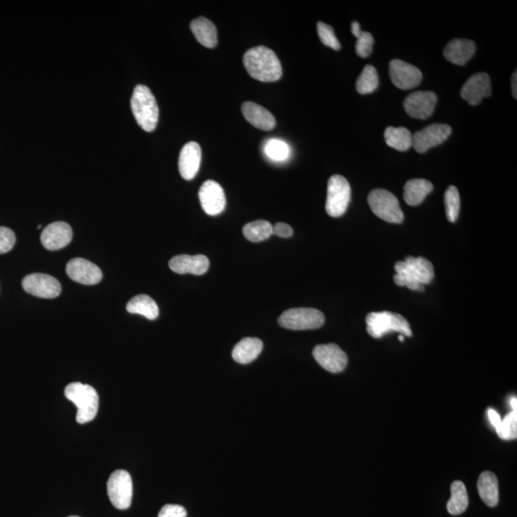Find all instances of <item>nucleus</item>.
Masks as SVG:
<instances>
[{
  "instance_id": "obj_1",
  "label": "nucleus",
  "mask_w": 517,
  "mask_h": 517,
  "mask_svg": "<svg viewBox=\"0 0 517 517\" xmlns=\"http://www.w3.org/2000/svg\"><path fill=\"white\" fill-rule=\"evenodd\" d=\"M244 64L250 76L260 82L272 83L281 79V61L271 48L257 47L247 50Z\"/></svg>"
},
{
  "instance_id": "obj_2",
  "label": "nucleus",
  "mask_w": 517,
  "mask_h": 517,
  "mask_svg": "<svg viewBox=\"0 0 517 517\" xmlns=\"http://www.w3.org/2000/svg\"><path fill=\"white\" fill-rule=\"evenodd\" d=\"M395 271L396 284L418 292H424V285L430 284L434 279V268L424 257L408 256L403 262L396 263Z\"/></svg>"
},
{
  "instance_id": "obj_3",
  "label": "nucleus",
  "mask_w": 517,
  "mask_h": 517,
  "mask_svg": "<svg viewBox=\"0 0 517 517\" xmlns=\"http://www.w3.org/2000/svg\"><path fill=\"white\" fill-rule=\"evenodd\" d=\"M131 107L138 125L148 133L155 131L160 118V109L155 96L148 86H136L131 100Z\"/></svg>"
},
{
  "instance_id": "obj_4",
  "label": "nucleus",
  "mask_w": 517,
  "mask_h": 517,
  "mask_svg": "<svg viewBox=\"0 0 517 517\" xmlns=\"http://www.w3.org/2000/svg\"><path fill=\"white\" fill-rule=\"evenodd\" d=\"M64 396L76 405V420L79 424H86L95 418L98 413L99 396L93 386L81 382H73L67 385L64 389Z\"/></svg>"
},
{
  "instance_id": "obj_5",
  "label": "nucleus",
  "mask_w": 517,
  "mask_h": 517,
  "mask_svg": "<svg viewBox=\"0 0 517 517\" xmlns=\"http://www.w3.org/2000/svg\"><path fill=\"white\" fill-rule=\"evenodd\" d=\"M367 333L374 338H381L388 333H400L411 338L410 324L400 314L391 311L371 312L366 317Z\"/></svg>"
},
{
  "instance_id": "obj_6",
  "label": "nucleus",
  "mask_w": 517,
  "mask_h": 517,
  "mask_svg": "<svg viewBox=\"0 0 517 517\" xmlns=\"http://www.w3.org/2000/svg\"><path fill=\"white\" fill-rule=\"evenodd\" d=\"M368 203L374 214L385 222L401 223L405 219L398 198L387 190L372 191L368 196Z\"/></svg>"
},
{
  "instance_id": "obj_7",
  "label": "nucleus",
  "mask_w": 517,
  "mask_h": 517,
  "mask_svg": "<svg viewBox=\"0 0 517 517\" xmlns=\"http://www.w3.org/2000/svg\"><path fill=\"white\" fill-rule=\"evenodd\" d=\"M278 323L281 327L289 330H315L324 325L325 316L316 309H290L282 314Z\"/></svg>"
},
{
  "instance_id": "obj_8",
  "label": "nucleus",
  "mask_w": 517,
  "mask_h": 517,
  "mask_svg": "<svg viewBox=\"0 0 517 517\" xmlns=\"http://www.w3.org/2000/svg\"><path fill=\"white\" fill-rule=\"evenodd\" d=\"M351 201V186L344 177L335 174L328 179L326 211L333 218L345 214Z\"/></svg>"
},
{
  "instance_id": "obj_9",
  "label": "nucleus",
  "mask_w": 517,
  "mask_h": 517,
  "mask_svg": "<svg viewBox=\"0 0 517 517\" xmlns=\"http://www.w3.org/2000/svg\"><path fill=\"white\" fill-rule=\"evenodd\" d=\"M133 480L126 470H117L107 481V494L110 502L119 510L131 507L133 500Z\"/></svg>"
},
{
  "instance_id": "obj_10",
  "label": "nucleus",
  "mask_w": 517,
  "mask_h": 517,
  "mask_svg": "<svg viewBox=\"0 0 517 517\" xmlns=\"http://www.w3.org/2000/svg\"><path fill=\"white\" fill-rule=\"evenodd\" d=\"M452 129L444 124H433L412 134V147L420 153L443 144L451 136Z\"/></svg>"
},
{
  "instance_id": "obj_11",
  "label": "nucleus",
  "mask_w": 517,
  "mask_h": 517,
  "mask_svg": "<svg viewBox=\"0 0 517 517\" xmlns=\"http://www.w3.org/2000/svg\"><path fill=\"white\" fill-rule=\"evenodd\" d=\"M23 287L29 295L40 298H56L61 292L60 282L53 276L43 273H33L24 277Z\"/></svg>"
},
{
  "instance_id": "obj_12",
  "label": "nucleus",
  "mask_w": 517,
  "mask_h": 517,
  "mask_svg": "<svg viewBox=\"0 0 517 517\" xmlns=\"http://www.w3.org/2000/svg\"><path fill=\"white\" fill-rule=\"evenodd\" d=\"M312 354L319 365L331 373H340L348 364L346 352L336 344L319 345Z\"/></svg>"
},
{
  "instance_id": "obj_13",
  "label": "nucleus",
  "mask_w": 517,
  "mask_h": 517,
  "mask_svg": "<svg viewBox=\"0 0 517 517\" xmlns=\"http://www.w3.org/2000/svg\"><path fill=\"white\" fill-rule=\"evenodd\" d=\"M436 104L437 95L432 91H416L406 97L403 107L409 117L427 119L434 112Z\"/></svg>"
},
{
  "instance_id": "obj_14",
  "label": "nucleus",
  "mask_w": 517,
  "mask_h": 517,
  "mask_svg": "<svg viewBox=\"0 0 517 517\" xmlns=\"http://www.w3.org/2000/svg\"><path fill=\"white\" fill-rule=\"evenodd\" d=\"M390 78L400 90H411L422 82L421 70L400 60H393L389 66Z\"/></svg>"
},
{
  "instance_id": "obj_15",
  "label": "nucleus",
  "mask_w": 517,
  "mask_h": 517,
  "mask_svg": "<svg viewBox=\"0 0 517 517\" xmlns=\"http://www.w3.org/2000/svg\"><path fill=\"white\" fill-rule=\"evenodd\" d=\"M201 207L206 214L210 215H220L226 206L225 191L219 183L214 180H207L201 185L198 193Z\"/></svg>"
},
{
  "instance_id": "obj_16",
  "label": "nucleus",
  "mask_w": 517,
  "mask_h": 517,
  "mask_svg": "<svg viewBox=\"0 0 517 517\" xmlns=\"http://www.w3.org/2000/svg\"><path fill=\"white\" fill-rule=\"evenodd\" d=\"M66 273L70 279L82 285H96L103 278V273L98 266L82 258L69 261L66 266Z\"/></svg>"
},
{
  "instance_id": "obj_17",
  "label": "nucleus",
  "mask_w": 517,
  "mask_h": 517,
  "mask_svg": "<svg viewBox=\"0 0 517 517\" xmlns=\"http://www.w3.org/2000/svg\"><path fill=\"white\" fill-rule=\"evenodd\" d=\"M73 238V232L69 223L57 222L43 229L40 242L44 249L55 251L69 246Z\"/></svg>"
},
{
  "instance_id": "obj_18",
  "label": "nucleus",
  "mask_w": 517,
  "mask_h": 517,
  "mask_svg": "<svg viewBox=\"0 0 517 517\" xmlns=\"http://www.w3.org/2000/svg\"><path fill=\"white\" fill-rule=\"evenodd\" d=\"M491 79L487 73L473 75L462 88L461 96L471 106H476L482 99L491 96Z\"/></svg>"
},
{
  "instance_id": "obj_19",
  "label": "nucleus",
  "mask_w": 517,
  "mask_h": 517,
  "mask_svg": "<svg viewBox=\"0 0 517 517\" xmlns=\"http://www.w3.org/2000/svg\"><path fill=\"white\" fill-rule=\"evenodd\" d=\"M209 266V258L204 255H179L169 262V268L177 274L203 275L208 271Z\"/></svg>"
},
{
  "instance_id": "obj_20",
  "label": "nucleus",
  "mask_w": 517,
  "mask_h": 517,
  "mask_svg": "<svg viewBox=\"0 0 517 517\" xmlns=\"http://www.w3.org/2000/svg\"><path fill=\"white\" fill-rule=\"evenodd\" d=\"M201 162V148L198 143L191 141L184 145L179 155L180 176L185 180L195 179Z\"/></svg>"
},
{
  "instance_id": "obj_21",
  "label": "nucleus",
  "mask_w": 517,
  "mask_h": 517,
  "mask_svg": "<svg viewBox=\"0 0 517 517\" xmlns=\"http://www.w3.org/2000/svg\"><path fill=\"white\" fill-rule=\"evenodd\" d=\"M242 113L244 118L253 126L262 131H271L275 128V117L271 114V112L260 105L253 103V102H246L242 104Z\"/></svg>"
},
{
  "instance_id": "obj_22",
  "label": "nucleus",
  "mask_w": 517,
  "mask_h": 517,
  "mask_svg": "<svg viewBox=\"0 0 517 517\" xmlns=\"http://www.w3.org/2000/svg\"><path fill=\"white\" fill-rule=\"evenodd\" d=\"M476 45L473 40L457 39L448 43L444 50V58L457 66H465L475 54Z\"/></svg>"
},
{
  "instance_id": "obj_23",
  "label": "nucleus",
  "mask_w": 517,
  "mask_h": 517,
  "mask_svg": "<svg viewBox=\"0 0 517 517\" xmlns=\"http://www.w3.org/2000/svg\"><path fill=\"white\" fill-rule=\"evenodd\" d=\"M263 348V341L256 338H246L234 347L233 359L239 364H249L254 362Z\"/></svg>"
},
{
  "instance_id": "obj_24",
  "label": "nucleus",
  "mask_w": 517,
  "mask_h": 517,
  "mask_svg": "<svg viewBox=\"0 0 517 517\" xmlns=\"http://www.w3.org/2000/svg\"><path fill=\"white\" fill-rule=\"evenodd\" d=\"M196 40L204 47L215 48L218 44V32L215 24L206 18H198L190 24Z\"/></svg>"
},
{
  "instance_id": "obj_25",
  "label": "nucleus",
  "mask_w": 517,
  "mask_h": 517,
  "mask_svg": "<svg viewBox=\"0 0 517 517\" xmlns=\"http://www.w3.org/2000/svg\"><path fill=\"white\" fill-rule=\"evenodd\" d=\"M478 492L481 499L489 507H495L499 502V489L495 474L491 471L481 473L477 483Z\"/></svg>"
},
{
  "instance_id": "obj_26",
  "label": "nucleus",
  "mask_w": 517,
  "mask_h": 517,
  "mask_svg": "<svg viewBox=\"0 0 517 517\" xmlns=\"http://www.w3.org/2000/svg\"><path fill=\"white\" fill-rule=\"evenodd\" d=\"M433 191V184L427 179H411L405 185L403 198L408 206L421 204L427 196Z\"/></svg>"
},
{
  "instance_id": "obj_27",
  "label": "nucleus",
  "mask_w": 517,
  "mask_h": 517,
  "mask_svg": "<svg viewBox=\"0 0 517 517\" xmlns=\"http://www.w3.org/2000/svg\"><path fill=\"white\" fill-rule=\"evenodd\" d=\"M126 309L129 314L143 315L150 320H155L160 315L158 304L146 295L134 296L126 304Z\"/></svg>"
},
{
  "instance_id": "obj_28",
  "label": "nucleus",
  "mask_w": 517,
  "mask_h": 517,
  "mask_svg": "<svg viewBox=\"0 0 517 517\" xmlns=\"http://www.w3.org/2000/svg\"><path fill=\"white\" fill-rule=\"evenodd\" d=\"M468 507V495L465 484L455 481L451 484V497L448 502V513L452 516L464 513Z\"/></svg>"
},
{
  "instance_id": "obj_29",
  "label": "nucleus",
  "mask_w": 517,
  "mask_h": 517,
  "mask_svg": "<svg viewBox=\"0 0 517 517\" xmlns=\"http://www.w3.org/2000/svg\"><path fill=\"white\" fill-rule=\"evenodd\" d=\"M384 137L388 146L400 152H406L412 147V133L408 129L388 126Z\"/></svg>"
},
{
  "instance_id": "obj_30",
  "label": "nucleus",
  "mask_w": 517,
  "mask_h": 517,
  "mask_svg": "<svg viewBox=\"0 0 517 517\" xmlns=\"http://www.w3.org/2000/svg\"><path fill=\"white\" fill-rule=\"evenodd\" d=\"M242 232L249 241L260 242L273 235V225L266 220H256L244 225Z\"/></svg>"
},
{
  "instance_id": "obj_31",
  "label": "nucleus",
  "mask_w": 517,
  "mask_h": 517,
  "mask_svg": "<svg viewBox=\"0 0 517 517\" xmlns=\"http://www.w3.org/2000/svg\"><path fill=\"white\" fill-rule=\"evenodd\" d=\"M357 90L359 94L365 95L374 93L379 86L378 71L373 66L368 64L362 70V73L357 81Z\"/></svg>"
},
{
  "instance_id": "obj_32",
  "label": "nucleus",
  "mask_w": 517,
  "mask_h": 517,
  "mask_svg": "<svg viewBox=\"0 0 517 517\" xmlns=\"http://www.w3.org/2000/svg\"><path fill=\"white\" fill-rule=\"evenodd\" d=\"M351 30L352 35L357 39L355 44V50L360 58H367L373 51L374 37L368 32H364L360 28V24L357 21L352 23Z\"/></svg>"
},
{
  "instance_id": "obj_33",
  "label": "nucleus",
  "mask_w": 517,
  "mask_h": 517,
  "mask_svg": "<svg viewBox=\"0 0 517 517\" xmlns=\"http://www.w3.org/2000/svg\"><path fill=\"white\" fill-rule=\"evenodd\" d=\"M444 206H446V218L451 222H456L461 208V199L459 191L455 186H449L444 194Z\"/></svg>"
},
{
  "instance_id": "obj_34",
  "label": "nucleus",
  "mask_w": 517,
  "mask_h": 517,
  "mask_svg": "<svg viewBox=\"0 0 517 517\" xmlns=\"http://www.w3.org/2000/svg\"><path fill=\"white\" fill-rule=\"evenodd\" d=\"M265 153L271 160L274 161H284L290 156L289 145L280 139H269L266 142Z\"/></svg>"
},
{
  "instance_id": "obj_35",
  "label": "nucleus",
  "mask_w": 517,
  "mask_h": 517,
  "mask_svg": "<svg viewBox=\"0 0 517 517\" xmlns=\"http://www.w3.org/2000/svg\"><path fill=\"white\" fill-rule=\"evenodd\" d=\"M497 435L503 440H516L517 437V410H513L501 421Z\"/></svg>"
},
{
  "instance_id": "obj_36",
  "label": "nucleus",
  "mask_w": 517,
  "mask_h": 517,
  "mask_svg": "<svg viewBox=\"0 0 517 517\" xmlns=\"http://www.w3.org/2000/svg\"><path fill=\"white\" fill-rule=\"evenodd\" d=\"M317 32L323 44L326 47L333 48V50H339L341 48L340 42L336 37L333 27L328 25L322 21L317 23Z\"/></svg>"
},
{
  "instance_id": "obj_37",
  "label": "nucleus",
  "mask_w": 517,
  "mask_h": 517,
  "mask_svg": "<svg viewBox=\"0 0 517 517\" xmlns=\"http://www.w3.org/2000/svg\"><path fill=\"white\" fill-rule=\"evenodd\" d=\"M16 244V235L10 228L0 227V254L11 251Z\"/></svg>"
},
{
  "instance_id": "obj_38",
  "label": "nucleus",
  "mask_w": 517,
  "mask_h": 517,
  "mask_svg": "<svg viewBox=\"0 0 517 517\" xmlns=\"http://www.w3.org/2000/svg\"><path fill=\"white\" fill-rule=\"evenodd\" d=\"M158 517H187V511L182 506L168 504L161 509Z\"/></svg>"
},
{
  "instance_id": "obj_39",
  "label": "nucleus",
  "mask_w": 517,
  "mask_h": 517,
  "mask_svg": "<svg viewBox=\"0 0 517 517\" xmlns=\"http://www.w3.org/2000/svg\"><path fill=\"white\" fill-rule=\"evenodd\" d=\"M273 234L281 238H290L292 236L293 230L292 226L287 223L278 222L273 226Z\"/></svg>"
},
{
  "instance_id": "obj_40",
  "label": "nucleus",
  "mask_w": 517,
  "mask_h": 517,
  "mask_svg": "<svg viewBox=\"0 0 517 517\" xmlns=\"http://www.w3.org/2000/svg\"><path fill=\"white\" fill-rule=\"evenodd\" d=\"M487 415H489V421H491L492 427L495 428V430H497L500 427L501 421H502L500 418L499 414H498L497 411L494 410V409H489V410H487Z\"/></svg>"
},
{
  "instance_id": "obj_41",
  "label": "nucleus",
  "mask_w": 517,
  "mask_h": 517,
  "mask_svg": "<svg viewBox=\"0 0 517 517\" xmlns=\"http://www.w3.org/2000/svg\"><path fill=\"white\" fill-rule=\"evenodd\" d=\"M517 74H516V70L513 72V78H511V90H513V95L514 97V99H517Z\"/></svg>"
},
{
  "instance_id": "obj_42",
  "label": "nucleus",
  "mask_w": 517,
  "mask_h": 517,
  "mask_svg": "<svg viewBox=\"0 0 517 517\" xmlns=\"http://www.w3.org/2000/svg\"><path fill=\"white\" fill-rule=\"evenodd\" d=\"M511 408H513V410H517V406H516L517 405V400H516V398H511Z\"/></svg>"
},
{
  "instance_id": "obj_43",
  "label": "nucleus",
  "mask_w": 517,
  "mask_h": 517,
  "mask_svg": "<svg viewBox=\"0 0 517 517\" xmlns=\"http://www.w3.org/2000/svg\"><path fill=\"white\" fill-rule=\"evenodd\" d=\"M398 339H400V342L405 341V335H400V336H398Z\"/></svg>"
},
{
  "instance_id": "obj_44",
  "label": "nucleus",
  "mask_w": 517,
  "mask_h": 517,
  "mask_svg": "<svg viewBox=\"0 0 517 517\" xmlns=\"http://www.w3.org/2000/svg\"><path fill=\"white\" fill-rule=\"evenodd\" d=\"M69 517H79V516H69Z\"/></svg>"
}]
</instances>
